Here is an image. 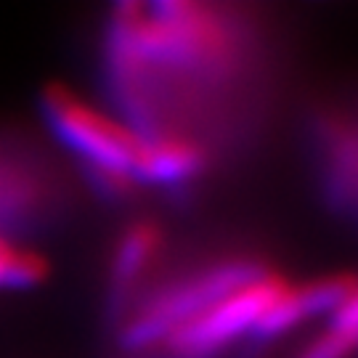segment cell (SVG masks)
<instances>
[{"mask_svg": "<svg viewBox=\"0 0 358 358\" xmlns=\"http://www.w3.org/2000/svg\"><path fill=\"white\" fill-rule=\"evenodd\" d=\"M268 271L255 260H220L186 279L167 284L120 324V345L128 353H143L162 345L167 337L202 316L217 300L257 282Z\"/></svg>", "mask_w": 358, "mask_h": 358, "instance_id": "cell-1", "label": "cell"}, {"mask_svg": "<svg viewBox=\"0 0 358 358\" xmlns=\"http://www.w3.org/2000/svg\"><path fill=\"white\" fill-rule=\"evenodd\" d=\"M284 289L287 284L282 279L266 273L257 282L226 294L213 308H207L202 316L167 337L162 343L165 358H217L236 340L255 332L266 310L276 303Z\"/></svg>", "mask_w": 358, "mask_h": 358, "instance_id": "cell-3", "label": "cell"}, {"mask_svg": "<svg viewBox=\"0 0 358 358\" xmlns=\"http://www.w3.org/2000/svg\"><path fill=\"white\" fill-rule=\"evenodd\" d=\"M80 170H83V176L88 180V186L101 196L103 202L120 205V202H128V199L136 196L138 183L130 178L128 173H120V170H109V167L99 165H80Z\"/></svg>", "mask_w": 358, "mask_h": 358, "instance_id": "cell-11", "label": "cell"}, {"mask_svg": "<svg viewBox=\"0 0 358 358\" xmlns=\"http://www.w3.org/2000/svg\"><path fill=\"white\" fill-rule=\"evenodd\" d=\"M327 133L321 136V146L327 149L324 154V186L332 199V205L350 215L356 205V138L350 128H334L327 125Z\"/></svg>", "mask_w": 358, "mask_h": 358, "instance_id": "cell-8", "label": "cell"}, {"mask_svg": "<svg viewBox=\"0 0 358 358\" xmlns=\"http://www.w3.org/2000/svg\"><path fill=\"white\" fill-rule=\"evenodd\" d=\"M356 300V282L350 276H332L321 282L306 284L297 289H284L276 303L266 310V316L255 327V340H271L279 334L294 329L297 324L319 316H332L343 306Z\"/></svg>", "mask_w": 358, "mask_h": 358, "instance_id": "cell-4", "label": "cell"}, {"mask_svg": "<svg viewBox=\"0 0 358 358\" xmlns=\"http://www.w3.org/2000/svg\"><path fill=\"white\" fill-rule=\"evenodd\" d=\"M43 210V183L29 167L0 159V234L35 223Z\"/></svg>", "mask_w": 358, "mask_h": 358, "instance_id": "cell-7", "label": "cell"}, {"mask_svg": "<svg viewBox=\"0 0 358 358\" xmlns=\"http://www.w3.org/2000/svg\"><path fill=\"white\" fill-rule=\"evenodd\" d=\"M358 337V308L356 300L343 306L337 313L327 319L324 332L308 343L297 358H348L356 348Z\"/></svg>", "mask_w": 358, "mask_h": 358, "instance_id": "cell-10", "label": "cell"}, {"mask_svg": "<svg viewBox=\"0 0 358 358\" xmlns=\"http://www.w3.org/2000/svg\"><path fill=\"white\" fill-rule=\"evenodd\" d=\"M159 250V229L154 223H133L117 244L112 266H109V287H106V316L109 321H122L128 310L130 294L141 284L143 271L149 268Z\"/></svg>", "mask_w": 358, "mask_h": 358, "instance_id": "cell-6", "label": "cell"}, {"mask_svg": "<svg viewBox=\"0 0 358 358\" xmlns=\"http://www.w3.org/2000/svg\"><path fill=\"white\" fill-rule=\"evenodd\" d=\"M207 165V152L202 143L192 141L186 136L159 133L138 143V152L130 167V178L136 183L152 186H180L186 180L196 178Z\"/></svg>", "mask_w": 358, "mask_h": 358, "instance_id": "cell-5", "label": "cell"}, {"mask_svg": "<svg viewBox=\"0 0 358 358\" xmlns=\"http://www.w3.org/2000/svg\"><path fill=\"white\" fill-rule=\"evenodd\" d=\"M40 112L56 138L80 154V165H99L128 173L141 136L117 120L80 101L64 85H48L40 96Z\"/></svg>", "mask_w": 358, "mask_h": 358, "instance_id": "cell-2", "label": "cell"}, {"mask_svg": "<svg viewBox=\"0 0 358 358\" xmlns=\"http://www.w3.org/2000/svg\"><path fill=\"white\" fill-rule=\"evenodd\" d=\"M48 276L45 257L0 234V289H29Z\"/></svg>", "mask_w": 358, "mask_h": 358, "instance_id": "cell-9", "label": "cell"}]
</instances>
